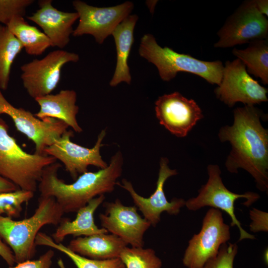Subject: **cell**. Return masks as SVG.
Masks as SVG:
<instances>
[{
  "label": "cell",
  "instance_id": "obj_1",
  "mask_svg": "<svg viewBox=\"0 0 268 268\" xmlns=\"http://www.w3.org/2000/svg\"><path fill=\"white\" fill-rule=\"evenodd\" d=\"M262 111L254 106L245 105L234 110L231 126L221 128L218 137L228 141L231 150L225 167L232 173L242 168L254 178L262 192L268 189V131L262 125Z\"/></svg>",
  "mask_w": 268,
  "mask_h": 268
},
{
  "label": "cell",
  "instance_id": "obj_2",
  "mask_svg": "<svg viewBox=\"0 0 268 268\" xmlns=\"http://www.w3.org/2000/svg\"><path fill=\"white\" fill-rule=\"evenodd\" d=\"M123 157L118 150L108 166L97 172H86L67 184L59 178L61 164L57 161L45 168L37 189L40 197L55 199L65 213L76 212L92 199L113 192L123 171Z\"/></svg>",
  "mask_w": 268,
  "mask_h": 268
},
{
  "label": "cell",
  "instance_id": "obj_3",
  "mask_svg": "<svg viewBox=\"0 0 268 268\" xmlns=\"http://www.w3.org/2000/svg\"><path fill=\"white\" fill-rule=\"evenodd\" d=\"M64 214L55 199L40 197L33 215L21 220L0 215V238L12 250L17 264L30 260L36 252L35 239L40 229L57 225Z\"/></svg>",
  "mask_w": 268,
  "mask_h": 268
},
{
  "label": "cell",
  "instance_id": "obj_4",
  "mask_svg": "<svg viewBox=\"0 0 268 268\" xmlns=\"http://www.w3.org/2000/svg\"><path fill=\"white\" fill-rule=\"evenodd\" d=\"M138 53L157 67L160 78L165 81L174 78L178 72L184 71L197 75L209 83L219 85L224 66L220 61L198 60L187 54L159 46L153 35L145 34L141 38Z\"/></svg>",
  "mask_w": 268,
  "mask_h": 268
},
{
  "label": "cell",
  "instance_id": "obj_5",
  "mask_svg": "<svg viewBox=\"0 0 268 268\" xmlns=\"http://www.w3.org/2000/svg\"><path fill=\"white\" fill-rule=\"evenodd\" d=\"M53 157L24 151L0 118V175L19 189L35 192L44 169L56 162Z\"/></svg>",
  "mask_w": 268,
  "mask_h": 268
},
{
  "label": "cell",
  "instance_id": "obj_6",
  "mask_svg": "<svg viewBox=\"0 0 268 268\" xmlns=\"http://www.w3.org/2000/svg\"><path fill=\"white\" fill-rule=\"evenodd\" d=\"M207 169V182L198 191L196 197L190 198L186 201L187 208L190 210L196 211L208 206L223 210L231 218V226H236L238 228L240 232L238 241L244 239H255V236L246 231L237 219L235 214L234 203L236 200L244 198L247 201L243 204L249 206L256 201L260 196L253 192L238 194L231 192L224 185L220 176L221 171L217 165H209Z\"/></svg>",
  "mask_w": 268,
  "mask_h": 268
},
{
  "label": "cell",
  "instance_id": "obj_7",
  "mask_svg": "<svg viewBox=\"0 0 268 268\" xmlns=\"http://www.w3.org/2000/svg\"><path fill=\"white\" fill-rule=\"evenodd\" d=\"M79 60L77 54L58 49L22 65L20 78L24 88L34 100L52 94L59 84L64 65Z\"/></svg>",
  "mask_w": 268,
  "mask_h": 268
},
{
  "label": "cell",
  "instance_id": "obj_8",
  "mask_svg": "<svg viewBox=\"0 0 268 268\" xmlns=\"http://www.w3.org/2000/svg\"><path fill=\"white\" fill-rule=\"evenodd\" d=\"M230 239V226L224 222L221 211L210 208L203 217L200 232L189 241L182 259L183 265L188 268H202Z\"/></svg>",
  "mask_w": 268,
  "mask_h": 268
},
{
  "label": "cell",
  "instance_id": "obj_9",
  "mask_svg": "<svg viewBox=\"0 0 268 268\" xmlns=\"http://www.w3.org/2000/svg\"><path fill=\"white\" fill-rule=\"evenodd\" d=\"M215 48H226L268 39V20L257 9L255 0L246 1L226 20Z\"/></svg>",
  "mask_w": 268,
  "mask_h": 268
},
{
  "label": "cell",
  "instance_id": "obj_10",
  "mask_svg": "<svg viewBox=\"0 0 268 268\" xmlns=\"http://www.w3.org/2000/svg\"><path fill=\"white\" fill-rule=\"evenodd\" d=\"M214 92L217 98L230 107L237 102L254 106L268 100V89L250 76L245 65L237 58L225 62L221 82Z\"/></svg>",
  "mask_w": 268,
  "mask_h": 268
},
{
  "label": "cell",
  "instance_id": "obj_11",
  "mask_svg": "<svg viewBox=\"0 0 268 268\" xmlns=\"http://www.w3.org/2000/svg\"><path fill=\"white\" fill-rule=\"evenodd\" d=\"M72 5L78 15L79 22L72 35H91L99 44L130 15L134 6L132 2L126 1L116 6L99 7L79 0L73 1Z\"/></svg>",
  "mask_w": 268,
  "mask_h": 268
},
{
  "label": "cell",
  "instance_id": "obj_12",
  "mask_svg": "<svg viewBox=\"0 0 268 268\" xmlns=\"http://www.w3.org/2000/svg\"><path fill=\"white\" fill-rule=\"evenodd\" d=\"M6 114L12 120L17 130L35 144V153L44 155V151L67 131L68 126L55 119L41 120L34 114L10 103L0 89V115Z\"/></svg>",
  "mask_w": 268,
  "mask_h": 268
},
{
  "label": "cell",
  "instance_id": "obj_13",
  "mask_svg": "<svg viewBox=\"0 0 268 268\" xmlns=\"http://www.w3.org/2000/svg\"><path fill=\"white\" fill-rule=\"evenodd\" d=\"M106 130L99 133L94 146L91 148L82 146L71 140L73 136L72 130L66 131L52 145L47 147L44 154L54 157L64 164L66 170L73 180L79 174L88 171V167L94 166L100 169L108 166L100 154L102 142L106 135Z\"/></svg>",
  "mask_w": 268,
  "mask_h": 268
},
{
  "label": "cell",
  "instance_id": "obj_14",
  "mask_svg": "<svg viewBox=\"0 0 268 268\" xmlns=\"http://www.w3.org/2000/svg\"><path fill=\"white\" fill-rule=\"evenodd\" d=\"M168 163L167 158H161L156 188L149 198H145L138 195L131 182L125 179L122 180V184L117 182V185L129 192L135 206L142 213L144 218L153 226H155L160 221V215L163 212H166L170 215H177L181 208L185 205L186 201L183 199L174 198L169 201L165 196L164 192L165 182L169 177L178 174L176 169L169 167Z\"/></svg>",
  "mask_w": 268,
  "mask_h": 268
},
{
  "label": "cell",
  "instance_id": "obj_15",
  "mask_svg": "<svg viewBox=\"0 0 268 268\" xmlns=\"http://www.w3.org/2000/svg\"><path fill=\"white\" fill-rule=\"evenodd\" d=\"M155 111L159 123L179 137L186 136L203 117L196 101L178 92L159 97L155 102Z\"/></svg>",
  "mask_w": 268,
  "mask_h": 268
},
{
  "label": "cell",
  "instance_id": "obj_16",
  "mask_svg": "<svg viewBox=\"0 0 268 268\" xmlns=\"http://www.w3.org/2000/svg\"><path fill=\"white\" fill-rule=\"evenodd\" d=\"M103 205L105 212L99 215L102 228L131 247H143V235L151 225L137 213V207L125 205L118 199Z\"/></svg>",
  "mask_w": 268,
  "mask_h": 268
},
{
  "label": "cell",
  "instance_id": "obj_17",
  "mask_svg": "<svg viewBox=\"0 0 268 268\" xmlns=\"http://www.w3.org/2000/svg\"><path fill=\"white\" fill-rule=\"evenodd\" d=\"M39 8L27 19L38 25L51 42L52 47L63 49L70 41L72 26L78 19L76 12L59 10L52 5L51 0H41Z\"/></svg>",
  "mask_w": 268,
  "mask_h": 268
},
{
  "label": "cell",
  "instance_id": "obj_18",
  "mask_svg": "<svg viewBox=\"0 0 268 268\" xmlns=\"http://www.w3.org/2000/svg\"><path fill=\"white\" fill-rule=\"evenodd\" d=\"M77 95L73 90L63 89L57 94H50L35 99L40 107L34 115L41 120L55 119L64 122L76 133L82 132L76 115L79 107L76 104Z\"/></svg>",
  "mask_w": 268,
  "mask_h": 268
},
{
  "label": "cell",
  "instance_id": "obj_19",
  "mask_svg": "<svg viewBox=\"0 0 268 268\" xmlns=\"http://www.w3.org/2000/svg\"><path fill=\"white\" fill-rule=\"evenodd\" d=\"M107 233L76 237L70 241L67 247L75 253L91 259L119 258L128 245L118 236Z\"/></svg>",
  "mask_w": 268,
  "mask_h": 268
},
{
  "label": "cell",
  "instance_id": "obj_20",
  "mask_svg": "<svg viewBox=\"0 0 268 268\" xmlns=\"http://www.w3.org/2000/svg\"><path fill=\"white\" fill-rule=\"evenodd\" d=\"M105 198L104 195H102L90 200L76 212V217L72 221L68 218H63L52 235L53 240L56 243H61L67 235L78 237L107 233L108 232L105 229L97 227L94 219L95 211Z\"/></svg>",
  "mask_w": 268,
  "mask_h": 268
},
{
  "label": "cell",
  "instance_id": "obj_21",
  "mask_svg": "<svg viewBox=\"0 0 268 268\" xmlns=\"http://www.w3.org/2000/svg\"><path fill=\"white\" fill-rule=\"evenodd\" d=\"M138 18L136 14L129 15L112 33L116 45L117 62L113 76L109 83L111 87H115L122 82L128 84L131 83L128 62L134 41V31Z\"/></svg>",
  "mask_w": 268,
  "mask_h": 268
},
{
  "label": "cell",
  "instance_id": "obj_22",
  "mask_svg": "<svg viewBox=\"0 0 268 268\" xmlns=\"http://www.w3.org/2000/svg\"><path fill=\"white\" fill-rule=\"evenodd\" d=\"M6 26L29 55L40 56L52 47L50 40L44 33L28 24L24 17H14Z\"/></svg>",
  "mask_w": 268,
  "mask_h": 268
},
{
  "label": "cell",
  "instance_id": "obj_23",
  "mask_svg": "<svg viewBox=\"0 0 268 268\" xmlns=\"http://www.w3.org/2000/svg\"><path fill=\"white\" fill-rule=\"evenodd\" d=\"M233 54L247 67V71L268 83V40H257L249 43L245 49L234 48Z\"/></svg>",
  "mask_w": 268,
  "mask_h": 268
},
{
  "label": "cell",
  "instance_id": "obj_24",
  "mask_svg": "<svg viewBox=\"0 0 268 268\" xmlns=\"http://www.w3.org/2000/svg\"><path fill=\"white\" fill-rule=\"evenodd\" d=\"M23 49V46L7 26L0 25V89L7 90L12 65Z\"/></svg>",
  "mask_w": 268,
  "mask_h": 268
},
{
  "label": "cell",
  "instance_id": "obj_25",
  "mask_svg": "<svg viewBox=\"0 0 268 268\" xmlns=\"http://www.w3.org/2000/svg\"><path fill=\"white\" fill-rule=\"evenodd\" d=\"M35 244L50 247L63 253L72 260L77 268H126L119 258L103 260L89 259L75 253L62 243H56L51 237L43 232L38 233Z\"/></svg>",
  "mask_w": 268,
  "mask_h": 268
},
{
  "label": "cell",
  "instance_id": "obj_26",
  "mask_svg": "<svg viewBox=\"0 0 268 268\" xmlns=\"http://www.w3.org/2000/svg\"><path fill=\"white\" fill-rule=\"evenodd\" d=\"M119 258L126 268H161L162 261L151 248L126 247Z\"/></svg>",
  "mask_w": 268,
  "mask_h": 268
},
{
  "label": "cell",
  "instance_id": "obj_27",
  "mask_svg": "<svg viewBox=\"0 0 268 268\" xmlns=\"http://www.w3.org/2000/svg\"><path fill=\"white\" fill-rule=\"evenodd\" d=\"M34 192L18 189L15 191L0 193V215L5 214L7 217L20 216L22 205L33 198Z\"/></svg>",
  "mask_w": 268,
  "mask_h": 268
},
{
  "label": "cell",
  "instance_id": "obj_28",
  "mask_svg": "<svg viewBox=\"0 0 268 268\" xmlns=\"http://www.w3.org/2000/svg\"><path fill=\"white\" fill-rule=\"evenodd\" d=\"M33 2V0H0V23L6 26L14 17H24Z\"/></svg>",
  "mask_w": 268,
  "mask_h": 268
},
{
  "label": "cell",
  "instance_id": "obj_29",
  "mask_svg": "<svg viewBox=\"0 0 268 268\" xmlns=\"http://www.w3.org/2000/svg\"><path fill=\"white\" fill-rule=\"evenodd\" d=\"M237 252L236 243H225L221 246L216 256L207 261L202 268H233Z\"/></svg>",
  "mask_w": 268,
  "mask_h": 268
},
{
  "label": "cell",
  "instance_id": "obj_30",
  "mask_svg": "<svg viewBox=\"0 0 268 268\" xmlns=\"http://www.w3.org/2000/svg\"><path fill=\"white\" fill-rule=\"evenodd\" d=\"M54 255V251L51 249L40 256L37 260H27L9 268H51Z\"/></svg>",
  "mask_w": 268,
  "mask_h": 268
},
{
  "label": "cell",
  "instance_id": "obj_31",
  "mask_svg": "<svg viewBox=\"0 0 268 268\" xmlns=\"http://www.w3.org/2000/svg\"><path fill=\"white\" fill-rule=\"evenodd\" d=\"M250 216L252 220L250 224V230L253 232L260 231L268 232V222L267 212L253 208L250 210Z\"/></svg>",
  "mask_w": 268,
  "mask_h": 268
},
{
  "label": "cell",
  "instance_id": "obj_32",
  "mask_svg": "<svg viewBox=\"0 0 268 268\" xmlns=\"http://www.w3.org/2000/svg\"><path fill=\"white\" fill-rule=\"evenodd\" d=\"M0 256L9 267L13 266L15 260L11 249L0 238Z\"/></svg>",
  "mask_w": 268,
  "mask_h": 268
},
{
  "label": "cell",
  "instance_id": "obj_33",
  "mask_svg": "<svg viewBox=\"0 0 268 268\" xmlns=\"http://www.w3.org/2000/svg\"><path fill=\"white\" fill-rule=\"evenodd\" d=\"M18 189L13 183L0 175V193L13 191Z\"/></svg>",
  "mask_w": 268,
  "mask_h": 268
},
{
  "label": "cell",
  "instance_id": "obj_34",
  "mask_svg": "<svg viewBox=\"0 0 268 268\" xmlns=\"http://www.w3.org/2000/svg\"><path fill=\"white\" fill-rule=\"evenodd\" d=\"M255 5L258 10L263 15L268 16V0H255Z\"/></svg>",
  "mask_w": 268,
  "mask_h": 268
},
{
  "label": "cell",
  "instance_id": "obj_35",
  "mask_svg": "<svg viewBox=\"0 0 268 268\" xmlns=\"http://www.w3.org/2000/svg\"><path fill=\"white\" fill-rule=\"evenodd\" d=\"M58 264L60 268H66L62 259H59Z\"/></svg>",
  "mask_w": 268,
  "mask_h": 268
}]
</instances>
